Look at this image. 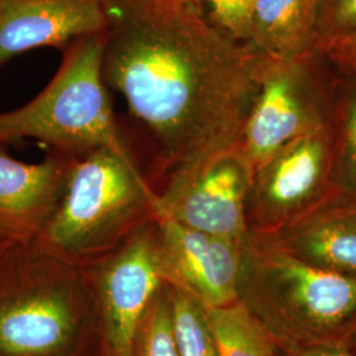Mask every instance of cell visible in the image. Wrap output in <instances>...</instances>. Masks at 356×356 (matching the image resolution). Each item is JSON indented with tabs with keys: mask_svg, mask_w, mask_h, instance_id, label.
Returning a JSON list of instances; mask_svg holds the SVG:
<instances>
[{
	"mask_svg": "<svg viewBox=\"0 0 356 356\" xmlns=\"http://www.w3.org/2000/svg\"><path fill=\"white\" fill-rule=\"evenodd\" d=\"M103 76L176 169L241 148L272 58L216 29L191 0H103Z\"/></svg>",
	"mask_w": 356,
	"mask_h": 356,
	"instance_id": "cell-1",
	"label": "cell"
},
{
	"mask_svg": "<svg viewBox=\"0 0 356 356\" xmlns=\"http://www.w3.org/2000/svg\"><path fill=\"white\" fill-rule=\"evenodd\" d=\"M239 301L286 354L341 342L356 321V279L310 266L252 232Z\"/></svg>",
	"mask_w": 356,
	"mask_h": 356,
	"instance_id": "cell-2",
	"label": "cell"
},
{
	"mask_svg": "<svg viewBox=\"0 0 356 356\" xmlns=\"http://www.w3.org/2000/svg\"><path fill=\"white\" fill-rule=\"evenodd\" d=\"M103 53L104 32L69 45L49 85L26 106L0 114V143L31 138L64 149L108 148L129 157L106 89Z\"/></svg>",
	"mask_w": 356,
	"mask_h": 356,
	"instance_id": "cell-3",
	"label": "cell"
},
{
	"mask_svg": "<svg viewBox=\"0 0 356 356\" xmlns=\"http://www.w3.org/2000/svg\"><path fill=\"white\" fill-rule=\"evenodd\" d=\"M335 76L322 51L292 60L272 58L241 143L254 172L289 143L330 127Z\"/></svg>",
	"mask_w": 356,
	"mask_h": 356,
	"instance_id": "cell-4",
	"label": "cell"
},
{
	"mask_svg": "<svg viewBox=\"0 0 356 356\" xmlns=\"http://www.w3.org/2000/svg\"><path fill=\"white\" fill-rule=\"evenodd\" d=\"M153 194L131 157L108 148L88 153L70 172L64 201L48 227L51 242L82 250L119 229Z\"/></svg>",
	"mask_w": 356,
	"mask_h": 356,
	"instance_id": "cell-5",
	"label": "cell"
},
{
	"mask_svg": "<svg viewBox=\"0 0 356 356\" xmlns=\"http://www.w3.org/2000/svg\"><path fill=\"white\" fill-rule=\"evenodd\" d=\"M254 169L241 148L216 153L176 169L161 195H153L157 218L238 242L250 241L247 202Z\"/></svg>",
	"mask_w": 356,
	"mask_h": 356,
	"instance_id": "cell-6",
	"label": "cell"
},
{
	"mask_svg": "<svg viewBox=\"0 0 356 356\" xmlns=\"http://www.w3.org/2000/svg\"><path fill=\"white\" fill-rule=\"evenodd\" d=\"M332 124L289 143L254 172L248 226L269 235L305 213L332 189Z\"/></svg>",
	"mask_w": 356,
	"mask_h": 356,
	"instance_id": "cell-7",
	"label": "cell"
},
{
	"mask_svg": "<svg viewBox=\"0 0 356 356\" xmlns=\"http://www.w3.org/2000/svg\"><path fill=\"white\" fill-rule=\"evenodd\" d=\"M164 281L206 307L239 301L243 248L238 242L157 218Z\"/></svg>",
	"mask_w": 356,
	"mask_h": 356,
	"instance_id": "cell-8",
	"label": "cell"
},
{
	"mask_svg": "<svg viewBox=\"0 0 356 356\" xmlns=\"http://www.w3.org/2000/svg\"><path fill=\"white\" fill-rule=\"evenodd\" d=\"M164 284L159 243L147 232L132 238L104 267L99 292L108 355L132 356L141 317Z\"/></svg>",
	"mask_w": 356,
	"mask_h": 356,
	"instance_id": "cell-9",
	"label": "cell"
},
{
	"mask_svg": "<svg viewBox=\"0 0 356 356\" xmlns=\"http://www.w3.org/2000/svg\"><path fill=\"white\" fill-rule=\"evenodd\" d=\"M83 313L67 293L36 289L0 301V356H73L85 351Z\"/></svg>",
	"mask_w": 356,
	"mask_h": 356,
	"instance_id": "cell-10",
	"label": "cell"
},
{
	"mask_svg": "<svg viewBox=\"0 0 356 356\" xmlns=\"http://www.w3.org/2000/svg\"><path fill=\"white\" fill-rule=\"evenodd\" d=\"M106 28L103 0H0V65L36 48H65Z\"/></svg>",
	"mask_w": 356,
	"mask_h": 356,
	"instance_id": "cell-11",
	"label": "cell"
},
{
	"mask_svg": "<svg viewBox=\"0 0 356 356\" xmlns=\"http://www.w3.org/2000/svg\"><path fill=\"white\" fill-rule=\"evenodd\" d=\"M260 236L310 266L356 279V197L331 189L292 222Z\"/></svg>",
	"mask_w": 356,
	"mask_h": 356,
	"instance_id": "cell-12",
	"label": "cell"
},
{
	"mask_svg": "<svg viewBox=\"0 0 356 356\" xmlns=\"http://www.w3.org/2000/svg\"><path fill=\"white\" fill-rule=\"evenodd\" d=\"M63 169L57 161L26 164L0 152V219L33 220L51 204Z\"/></svg>",
	"mask_w": 356,
	"mask_h": 356,
	"instance_id": "cell-13",
	"label": "cell"
},
{
	"mask_svg": "<svg viewBox=\"0 0 356 356\" xmlns=\"http://www.w3.org/2000/svg\"><path fill=\"white\" fill-rule=\"evenodd\" d=\"M335 72L330 184L356 197V76Z\"/></svg>",
	"mask_w": 356,
	"mask_h": 356,
	"instance_id": "cell-14",
	"label": "cell"
},
{
	"mask_svg": "<svg viewBox=\"0 0 356 356\" xmlns=\"http://www.w3.org/2000/svg\"><path fill=\"white\" fill-rule=\"evenodd\" d=\"M206 309L219 356L277 355V344L242 301Z\"/></svg>",
	"mask_w": 356,
	"mask_h": 356,
	"instance_id": "cell-15",
	"label": "cell"
},
{
	"mask_svg": "<svg viewBox=\"0 0 356 356\" xmlns=\"http://www.w3.org/2000/svg\"><path fill=\"white\" fill-rule=\"evenodd\" d=\"M168 286L179 356H219L206 306L177 288Z\"/></svg>",
	"mask_w": 356,
	"mask_h": 356,
	"instance_id": "cell-16",
	"label": "cell"
},
{
	"mask_svg": "<svg viewBox=\"0 0 356 356\" xmlns=\"http://www.w3.org/2000/svg\"><path fill=\"white\" fill-rule=\"evenodd\" d=\"M132 356H179L168 284L154 294L141 317L134 339Z\"/></svg>",
	"mask_w": 356,
	"mask_h": 356,
	"instance_id": "cell-17",
	"label": "cell"
},
{
	"mask_svg": "<svg viewBox=\"0 0 356 356\" xmlns=\"http://www.w3.org/2000/svg\"><path fill=\"white\" fill-rule=\"evenodd\" d=\"M204 17L229 38L252 47L256 0H191Z\"/></svg>",
	"mask_w": 356,
	"mask_h": 356,
	"instance_id": "cell-18",
	"label": "cell"
},
{
	"mask_svg": "<svg viewBox=\"0 0 356 356\" xmlns=\"http://www.w3.org/2000/svg\"><path fill=\"white\" fill-rule=\"evenodd\" d=\"M356 35V0H318L316 8V51Z\"/></svg>",
	"mask_w": 356,
	"mask_h": 356,
	"instance_id": "cell-19",
	"label": "cell"
},
{
	"mask_svg": "<svg viewBox=\"0 0 356 356\" xmlns=\"http://www.w3.org/2000/svg\"><path fill=\"white\" fill-rule=\"evenodd\" d=\"M319 51L335 69L356 76V35L334 41Z\"/></svg>",
	"mask_w": 356,
	"mask_h": 356,
	"instance_id": "cell-20",
	"label": "cell"
},
{
	"mask_svg": "<svg viewBox=\"0 0 356 356\" xmlns=\"http://www.w3.org/2000/svg\"><path fill=\"white\" fill-rule=\"evenodd\" d=\"M282 356H356V353L341 342H334L309 346L292 353L282 354Z\"/></svg>",
	"mask_w": 356,
	"mask_h": 356,
	"instance_id": "cell-21",
	"label": "cell"
},
{
	"mask_svg": "<svg viewBox=\"0 0 356 356\" xmlns=\"http://www.w3.org/2000/svg\"><path fill=\"white\" fill-rule=\"evenodd\" d=\"M341 343L356 353V321L341 339Z\"/></svg>",
	"mask_w": 356,
	"mask_h": 356,
	"instance_id": "cell-22",
	"label": "cell"
},
{
	"mask_svg": "<svg viewBox=\"0 0 356 356\" xmlns=\"http://www.w3.org/2000/svg\"><path fill=\"white\" fill-rule=\"evenodd\" d=\"M73 356H110L107 354V350L104 348L102 353H94V354H89L86 350L85 351H82V353H79V354H76V355Z\"/></svg>",
	"mask_w": 356,
	"mask_h": 356,
	"instance_id": "cell-23",
	"label": "cell"
},
{
	"mask_svg": "<svg viewBox=\"0 0 356 356\" xmlns=\"http://www.w3.org/2000/svg\"><path fill=\"white\" fill-rule=\"evenodd\" d=\"M304 1H305V3H307L309 6H312V7L314 8V10L317 8V1H318V0H304Z\"/></svg>",
	"mask_w": 356,
	"mask_h": 356,
	"instance_id": "cell-24",
	"label": "cell"
},
{
	"mask_svg": "<svg viewBox=\"0 0 356 356\" xmlns=\"http://www.w3.org/2000/svg\"><path fill=\"white\" fill-rule=\"evenodd\" d=\"M275 356H279V355H275Z\"/></svg>",
	"mask_w": 356,
	"mask_h": 356,
	"instance_id": "cell-25",
	"label": "cell"
}]
</instances>
